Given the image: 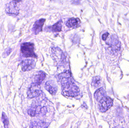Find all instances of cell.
<instances>
[{
	"label": "cell",
	"mask_w": 129,
	"mask_h": 128,
	"mask_svg": "<svg viewBox=\"0 0 129 128\" xmlns=\"http://www.w3.org/2000/svg\"><path fill=\"white\" fill-rule=\"evenodd\" d=\"M45 89L52 95H55L57 91V86L54 81L48 80L46 82L45 85Z\"/></svg>",
	"instance_id": "52a82bcc"
},
{
	"label": "cell",
	"mask_w": 129,
	"mask_h": 128,
	"mask_svg": "<svg viewBox=\"0 0 129 128\" xmlns=\"http://www.w3.org/2000/svg\"><path fill=\"white\" fill-rule=\"evenodd\" d=\"M20 50L23 56L26 58L37 57L34 52V45L32 43H23L21 45Z\"/></svg>",
	"instance_id": "7a4b0ae2"
},
{
	"label": "cell",
	"mask_w": 129,
	"mask_h": 128,
	"mask_svg": "<svg viewBox=\"0 0 129 128\" xmlns=\"http://www.w3.org/2000/svg\"><path fill=\"white\" fill-rule=\"evenodd\" d=\"M108 35H109V34H108V32H106V33H105V34H104L103 35H102V40L104 41L106 40V39H107L108 37Z\"/></svg>",
	"instance_id": "e0dca14e"
},
{
	"label": "cell",
	"mask_w": 129,
	"mask_h": 128,
	"mask_svg": "<svg viewBox=\"0 0 129 128\" xmlns=\"http://www.w3.org/2000/svg\"><path fill=\"white\" fill-rule=\"evenodd\" d=\"M101 84V78L99 76L94 77L92 81V86L95 88H98Z\"/></svg>",
	"instance_id": "5bb4252c"
},
{
	"label": "cell",
	"mask_w": 129,
	"mask_h": 128,
	"mask_svg": "<svg viewBox=\"0 0 129 128\" xmlns=\"http://www.w3.org/2000/svg\"><path fill=\"white\" fill-rule=\"evenodd\" d=\"M62 94L68 97H75L80 92L79 88L73 82L62 85Z\"/></svg>",
	"instance_id": "6da1fadb"
},
{
	"label": "cell",
	"mask_w": 129,
	"mask_h": 128,
	"mask_svg": "<svg viewBox=\"0 0 129 128\" xmlns=\"http://www.w3.org/2000/svg\"><path fill=\"white\" fill-rule=\"evenodd\" d=\"M46 76V74L44 72L42 71H39L35 76L34 82L33 83L40 85L45 79Z\"/></svg>",
	"instance_id": "30bf717a"
},
{
	"label": "cell",
	"mask_w": 129,
	"mask_h": 128,
	"mask_svg": "<svg viewBox=\"0 0 129 128\" xmlns=\"http://www.w3.org/2000/svg\"><path fill=\"white\" fill-rule=\"evenodd\" d=\"M62 21H59L54 25L48 27V30H49L50 32H59L61 31L62 30Z\"/></svg>",
	"instance_id": "4fadbf2b"
},
{
	"label": "cell",
	"mask_w": 129,
	"mask_h": 128,
	"mask_svg": "<svg viewBox=\"0 0 129 128\" xmlns=\"http://www.w3.org/2000/svg\"><path fill=\"white\" fill-rule=\"evenodd\" d=\"M53 58L58 65L64 63L65 56L62 51L59 48H53L52 50Z\"/></svg>",
	"instance_id": "277c9868"
},
{
	"label": "cell",
	"mask_w": 129,
	"mask_h": 128,
	"mask_svg": "<svg viewBox=\"0 0 129 128\" xmlns=\"http://www.w3.org/2000/svg\"><path fill=\"white\" fill-rule=\"evenodd\" d=\"M2 122L4 124V126L5 128H8V126L9 124V119L8 118L6 115L5 113L4 112H3L2 115Z\"/></svg>",
	"instance_id": "2e32d148"
},
{
	"label": "cell",
	"mask_w": 129,
	"mask_h": 128,
	"mask_svg": "<svg viewBox=\"0 0 129 128\" xmlns=\"http://www.w3.org/2000/svg\"><path fill=\"white\" fill-rule=\"evenodd\" d=\"M80 20L77 18H72L69 19L66 23V25L68 28H76L79 27Z\"/></svg>",
	"instance_id": "8fae6325"
},
{
	"label": "cell",
	"mask_w": 129,
	"mask_h": 128,
	"mask_svg": "<svg viewBox=\"0 0 129 128\" xmlns=\"http://www.w3.org/2000/svg\"><path fill=\"white\" fill-rule=\"evenodd\" d=\"M113 105V100L108 97H105L99 102V109L102 112H105Z\"/></svg>",
	"instance_id": "3957f363"
},
{
	"label": "cell",
	"mask_w": 129,
	"mask_h": 128,
	"mask_svg": "<svg viewBox=\"0 0 129 128\" xmlns=\"http://www.w3.org/2000/svg\"><path fill=\"white\" fill-rule=\"evenodd\" d=\"M40 85L33 83L27 92L29 98H33L38 97L42 93Z\"/></svg>",
	"instance_id": "5b68a950"
},
{
	"label": "cell",
	"mask_w": 129,
	"mask_h": 128,
	"mask_svg": "<svg viewBox=\"0 0 129 128\" xmlns=\"http://www.w3.org/2000/svg\"><path fill=\"white\" fill-rule=\"evenodd\" d=\"M47 109L46 107H44L43 108H42L41 110V113H42L43 115H44L45 113H47Z\"/></svg>",
	"instance_id": "ac0fdd59"
},
{
	"label": "cell",
	"mask_w": 129,
	"mask_h": 128,
	"mask_svg": "<svg viewBox=\"0 0 129 128\" xmlns=\"http://www.w3.org/2000/svg\"><path fill=\"white\" fill-rule=\"evenodd\" d=\"M45 21V19H42L37 20L35 22L32 29L33 33L35 35H37L41 31Z\"/></svg>",
	"instance_id": "9c48e42d"
},
{
	"label": "cell",
	"mask_w": 129,
	"mask_h": 128,
	"mask_svg": "<svg viewBox=\"0 0 129 128\" xmlns=\"http://www.w3.org/2000/svg\"><path fill=\"white\" fill-rule=\"evenodd\" d=\"M20 1H12L8 4L6 8V12L10 14L17 15L19 13V8L17 3Z\"/></svg>",
	"instance_id": "8992f818"
},
{
	"label": "cell",
	"mask_w": 129,
	"mask_h": 128,
	"mask_svg": "<svg viewBox=\"0 0 129 128\" xmlns=\"http://www.w3.org/2000/svg\"><path fill=\"white\" fill-rule=\"evenodd\" d=\"M21 65L23 71H29L35 68L36 65L35 62L33 59H26L22 62Z\"/></svg>",
	"instance_id": "ba28073f"
},
{
	"label": "cell",
	"mask_w": 129,
	"mask_h": 128,
	"mask_svg": "<svg viewBox=\"0 0 129 128\" xmlns=\"http://www.w3.org/2000/svg\"><path fill=\"white\" fill-rule=\"evenodd\" d=\"M94 96L95 100L99 102L102 98L106 97V92L103 88H100L95 91Z\"/></svg>",
	"instance_id": "7c38bea8"
},
{
	"label": "cell",
	"mask_w": 129,
	"mask_h": 128,
	"mask_svg": "<svg viewBox=\"0 0 129 128\" xmlns=\"http://www.w3.org/2000/svg\"><path fill=\"white\" fill-rule=\"evenodd\" d=\"M114 128H123L122 127H115Z\"/></svg>",
	"instance_id": "d6986e66"
},
{
	"label": "cell",
	"mask_w": 129,
	"mask_h": 128,
	"mask_svg": "<svg viewBox=\"0 0 129 128\" xmlns=\"http://www.w3.org/2000/svg\"><path fill=\"white\" fill-rule=\"evenodd\" d=\"M39 106L34 107L29 109L28 110V113L31 117L35 116L38 112H39Z\"/></svg>",
	"instance_id": "9a60e30c"
}]
</instances>
